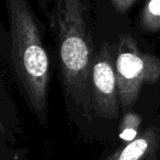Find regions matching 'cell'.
Listing matches in <instances>:
<instances>
[{"instance_id":"6da1fadb","label":"cell","mask_w":160,"mask_h":160,"mask_svg":"<svg viewBox=\"0 0 160 160\" xmlns=\"http://www.w3.org/2000/svg\"><path fill=\"white\" fill-rule=\"evenodd\" d=\"M55 38L62 83L67 100L90 120L92 111L91 0H54L48 12Z\"/></svg>"},{"instance_id":"7a4b0ae2","label":"cell","mask_w":160,"mask_h":160,"mask_svg":"<svg viewBox=\"0 0 160 160\" xmlns=\"http://www.w3.org/2000/svg\"><path fill=\"white\" fill-rule=\"evenodd\" d=\"M9 21L10 59L28 105L42 125L48 116L49 59L43 30L29 0H5Z\"/></svg>"},{"instance_id":"3957f363","label":"cell","mask_w":160,"mask_h":160,"mask_svg":"<svg viewBox=\"0 0 160 160\" xmlns=\"http://www.w3.org/2000/svg\"><path fill=\"white\" fill-rule=\"evenodd\" d=\"M120 105L127 112L134 107L145 83H153L160 78V59L142 52L128 34L118 38L114 53Z\"/></svg>"},{"instance_id":"277c9868","label":"cell","mask_w":160,"mask_h":160,"mask_svg":"<svg viewBox=\"0 0 160 160\" xmlns=\"http://www.w3.org/2000/svg\"><path fill=\"white\" fill-rule=\"evenodd\" d=\"M113 53L112 45L103 43L94 55L91 69L92 111L109 120L118 118L121 108Z\"/></svg>"},{"instance_id":"5b68a950","label":"cell","mask_w":160,"mask_h":160,"mask_svg":"<svg viewBox=\"0 0 160 160\" xmlns=\"http://www.w3.org/2000/svg\"><path fill=\"white\" fill-rule=\"evenodd\" d=\"M160 157V121L101 160H155Z\"/></svg>"},{"instance_id":"8992f818","label":"cell","mask_w":160,"mask_h":160,"mask_svg":"<svg viewBox=\"0 0 160 160\" xmlns=\"http://www.w3.org/2000/svg\"><path fill=\"white\" fill-rule=\"evenodd\" d=\"M140 19L146 30H160V0H147Z\"/></svg>"},{"instance_id":"52a82bcc","label":"cell","mask_w":160,"mask_h":160,"mask_svg":"<svg viewBox=\"0 0 160 160\" xmlns=\"http://www.w3.org/2000/svg\"><path fill=\"white\" fill-rule=\"evenodd\" d=\"M140 118L136 114L127 113L121 125V138L124 142H131L138 135Z\"/></svg>"},{"instance_id":"ba28073f","label":"cell","mask_w":160,"mask_h":160,"mask_svg":"<svg viewBox=\"0 0 160 160\" xmlns=\"http://www.w3.org/2000/svg\"><path fill=\"white\" fill-rule=\"evenodd\" d=\"M135 1L136 0H112V3L120 13H124L135 3Z\"/></svg>"},{"instance_id":"9c48e42d","label":"cell","mask_w":160,"mask_h":160,"mask_svg":"<svg viewBox=\"0 0 160 160\" xmlns=\"http://www.w3.org/2000/svg\"><path fill=\"white\" fill-rule=\"evenodd\" d=\"M49 1L51 0H36L38 5L40 6V8L45 11L46 13H48V6H49Z\"/></svg>"},{"instance_id":"30bf717a","label":"cell","mask_w":160,"mask_h":160,"mask_svg":"<svg viewBox=\"0 0 160 160\" xmlns=\"http://www.w3.org/2000/svg\"><path fill=\"white\" fill-rule=\"evenodd\" d=\"M155 160H160V157H159V158H158V159H155Z\"/></svg>"}]
</instances>
